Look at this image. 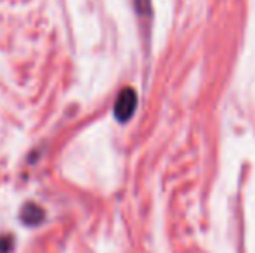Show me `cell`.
<instances>
[{
    "label": "cell",
    "mask_w": 255,
    "mask_h": 253,
    "mask_svg": "<svg viewBox=\"0 0 255 253\" xmlns=\"http://www.w3.org/2000/svg\"><path fill=\"white\" fill-rule=\"evenodd\" d=\"M21 219H23L24 224H30V226H37V224H40L42 219H44V212H42V210L38 208L37 205L30 203V205H26L23 208Z\"/></svg>",
    "instance_id": "2"
},
{
    "label": "cell",
    "mask_w": 255,
    "mask_h": 253,
    "mask_svg": "<svg viewBox=\"0 0 255 253\" xmlns=\"http://www.w3.org/2000/svg\"><path fill=\"white\" fill-rule=\"evenodd\" d=\"M135 106H137V94L130 87L124 88L118 95L117 104H115V116H117L118 122L124 123L130 120V116L135 111Z\"/></svg>",
    "instance_id": "1"
}]
</instances>
